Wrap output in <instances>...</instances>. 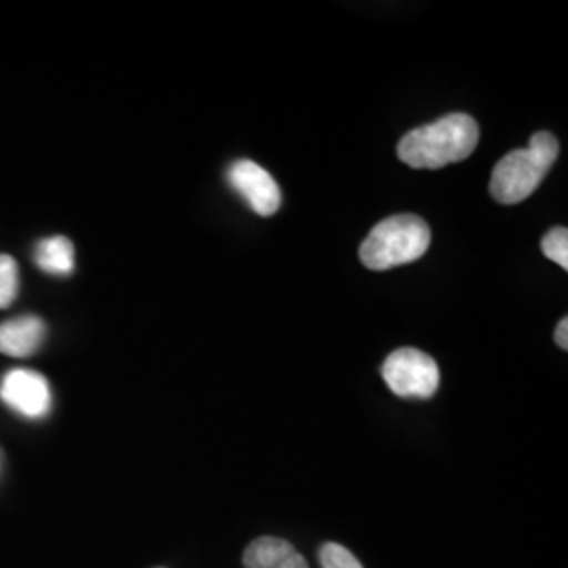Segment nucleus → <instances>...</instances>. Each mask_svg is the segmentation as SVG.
I'll use <instances>...</instances> for the list:
<instances>
[{
    "instance_id": "obj_6",
    "label": "nucleus",
    "mask_w": 568,
    "mask_h": 568,
    "mask_svg": "<svg viewBox=\"0 0 568 568\" xmlns=\"http://www.w3.org/2000/svg\"><path fill=\"white\" fill-rule=\"evenodd\" d=\"M0 398L23 417L39 419L51 410V389L47 379L26 368L9 371L0 382Z\"/></svg>"
},
{
    "instance_id": "obj_3",
    "label": "nucleus",
    "mask_w": 568,
    "mask_h": 568,
    "mask_svg": "<svg viewBox=\"0 0 568 568\" xmlns=\"http://www.w3.org/2000/svg\"><path fill=\"white\" fill-rule=\"evenodd\" d=\"M429 227L417 215H394L375 225L361 246V262L368 270L413 264L429 248Z\"/></svg>"
},
{
    "instance_id": "obj_13",
    "label": "nucleus",
    "mask_w": 568,
    "mask_h": 568,
    "mask_svg": "<svg viewBox=\"0 0 568 568\" xmlns=\"http://www.w3.org/2000/svg\"><path fill=\"white\" fill-rule=\"evenodd\" d=\"M556 344L560 345L562 349H568V321L562 318L558 326H556Z\"/></svg>"
},
{
    "instance_id": "obj_11",
    "label": "nucleus",
    "mask_w": 568,
    "mask_h": 568,
    "mask_svg": "<svg viewBox=\"0 0 568 568\" xmlns=\"http://www.w3.org/2000/svg\"><path fill=\"white\" fill-rule=\"evenodd\" d=\"M541 251L554 264L568 270V230L567 227H551L541 241Z\"/></svg>"
},
{
    "instance_id": "obj_12",
    "label": "nucleus",
    "mask_w": 568,
    "mask_h": 568,
    "mask_svg": "<svg viewBox=\"0 0 568 568\" xmlns=\"http://www.w3.org/2000/svg\"><path fill=\"white\" fill-rule=\"evenodd\" d=\"M318 560L323 568H365L349 549L333 541L318 549Z\"/></svg>"
},
{
    "instance_id": "obj_9",
    "label": "nucleus",
    "mask_w": 568,
    "mask_h": 568,
    "mask_svg": "<svg viewBox=\"0 0 568 568\" xmlns=\"http://www.w3.org/2000/svg\"><path fill=\"white\" fill-rule=\"evenodd\" d=\"M37 265L53 276H70L74 272V244L65 236L47 239L37 246Z\"/></svg>"
},
{
    "instance_id": "obj_2",
    "label": "nucleus",
    "mask_w": 568,
    "mask_h": 568,
    "mask_svg": "<svg viewBox=\"0 0 568 568\" xmlns=\"http://www.w3.org/2000/svg\"><path fill=\"white\" fill-rule=\"evenodd\" d=\"M560 145L551 133H535L525 150H514L504 156L490 175V194L497 203L518 204L541 185L551 164L556 163Z\"/></svg>"
},
{
    "instance_id": "obj_7",
    "label": "nucleus",
    "mask_w": 568,
    "mask_h": 568,
    "mask_svg": "<svg viewBox=\"0 0 568 568\" xmlns=\"http://www.w3.org/2000/svg\"><path fill=\"white\" fill-rule=\"evenodd\" d=\"M47 335V326L39 316H21L0 325V354L11 358L32 356Z\"/></svg>"
},
{
    "instance_id": "obj_4",
    "label": "nucleus",
    "mask_w": 568,
    "mask_h": 568,
    "mask_svg": "<svg viewBox=\"0 0 568 568\" xmlns=\"http://www.w3.org/2000/svg\"><path fill=\"white\" fill-rule=\"evenodd\" d=\"M387 387L398 398H432L440 386V371L432 356L415 347L392 352L382 366Z\"/></svg>"
},
{
    "instance_id": "obj_8",
    "label": "nucleus",
    "mask_w": 568,
    "mask_h": 568,
    "mask_svg": "<svg viewBox=\"0 0 568 568\" xmlns=\"http://www.w3.org/2000/svg\"><path fill=\"white\" fill-rule=\"evenodd\" d=\"M244 568H310L304 556L281 537H257L243 554Z\"/></svg>"
},
{
    "instance_id": "obj_10",
    "label": "nucleus",
    "mask_w": 568,
    "mask_h": 568,
    "mask_svg": "<svg viewBox=\"0 0 568 568\" xmlns=\"http://www.w3.org/2000/svg\"><path fill=\"white\" fill-rule=\"evenodd\" d=\"M20 291V270L11 255H0V310L16 302Z\"/></svg>"
},
{
    "instance_id": "obj_5",
    "label": "nucleus",
    "mask_w": 568,
    "mask_h": 568,
    "mask_svg": "<svg viewBox=\"0 0 568 568\" xmlns=\"http://www.w3.org/2000/svg\"><path fill=\"white\" fill-rule=\"evenodd\" d=\"M227 182L257 215L270 217L281 209V187L264 166L246 159L236 161L227 169Z\"/></svg>"
},
{
    "instance_id": "obj_1",
    "label": "nucleus",
    "mask_w": 568,
    "mask_h": 568,
    "mask_svg": "<svg viewBox=\"0 0 568 568\" xmlns=\"http://www.w3.org/2000/svg\"><path fill=\"white\" fill-rule=\"evenodd\" d=\"M478 140V122L469 114H448L408 131L398 143V156L413 169H443L471 156Z\"/></svg>"
}]
</instances>
